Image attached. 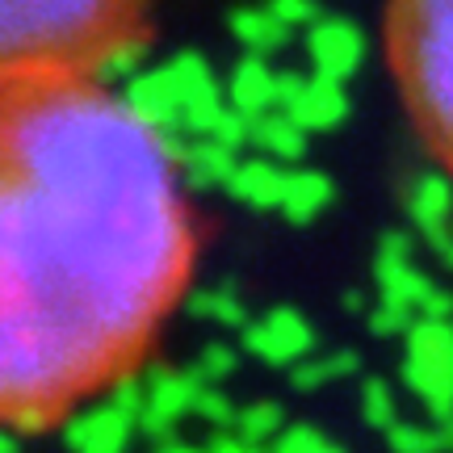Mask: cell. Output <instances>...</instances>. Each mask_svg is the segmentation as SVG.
<instances>
[{
    "label": "cell",
    "mask_w": 453,
    "mask_h": 453,
    "mask_svg": "<svg viewBox=\"0 0 453 453\" xmlns=\"http://www.w3.org/2000/svg\"><path fill=\"white\" fill-rule=\"evenodd\" d=\"M307 76L303 72H277V110H294L303 93H307Z\"/></svg>",
    "instance_id": "f546056e"
},
{
    "label": "cell",
    "mask_w": 453,
    "mask_h": 453,
    "mask_svg": "<svg viewBox=\"0 0 453 453\" xmlns=\"http://www.w3.org/2000/svg\"><path fill=\"white\" fill-rule=\"evenodd\" d=\"M307 50L315 76L349 84V76L361 67V55H365V34L349 17H319L307 30Z\"/></svg>",
    "instance_id": "30bf717a"
},
{
    "label": "cell",
    "mask_w": 453,
    "mask_h": 453,
    "mask_svg": "<svg viewBox=\"0 0 453 453\" xmlns=\"http://www.w3.org/2000/svg\"><path fill=\"white\" fill-rule=\"evenodd\" d=\"M180 134L67 67L0 76V420L59 433L139 378L194 298Z\"/></svg>",
    "instance_id": "6da1fadb"
},
{
    "label": "cell",
    "mask_w": 453,
    "mask_h": 453,
    "mask_svg": "<svg viewBox=\"0 0 453 453\" xmlns=\"http://www.w3.org/2000/svg\"><path fill=\"white\" fill-rule=\"evenodd\" d=\"M189 311H194L197 319H206V324L214 327H248L252 324V315H248V307H243V298L231 286H211V290H197L194 298H189Z\"/></svg>",
    "instance_id": "ffe728a7"
},
{
    "label": "cell",
    "mask_w": 453,
    "mask_h": 453,
    "mask_svg": "<svg viewBox=\"0 0 453 453\" xmlns=\"http://www.w3.org/2000/svg\"><path fill=\"white\" fill-rule=\"evenodd\" d=\"M156 453H211V449H197V445H185V441H168Z\"/></svg>",
    "instance_id": "d6a6232c"
},
{
    "label": "cell",
    "mask_w": 453,
    "mask_h": 453,
    "mask_svg": "<svg viewBox=\"0 0 453 453\" xmlns=\"http://www.w3.org/2000/svg\"><path fill=\"white\" fill-rule=\"evenodd\" d=\"M231 34L240 38L243 47H248V55H277V50L290 42V26L281 21V17L269 13V4L265 9H235L231 13Z\"/></svg>",
    "instance_id": "ac0fdd59"
},
{
    "label": "cell",
    "mask_w": 453,
    "mask_h": 453,
    "mask_svg": "<svg viewBox=\"0 0 453 453\" xmlns=\"http://www.w3.org/2000/svg\"><path fill=\"white\" fill-rule=\"evenodd\" d=\"M202 378L189 370H156L143 390V416H139V433L151 441H164L177 433L185 416H194L197 395H202Z\"/></svg>",
    "instance_id": "52a82bcc"
},
{
    "label": "cell",
    "mask_w": 453,
    "mask_h": 453,
    "mask_svg": "<svg viewBox=\"0 0 453 453\" xmlns=\"http://www.w3.org/2000/svg\"><path fill=\"white\" fill-rule=\"evenodd\" d=\"M441 260H445V265H449V269H453V240L445 243V248H441Z\"/></svg>",
    "instance_id": "e575fe53"
},
{
    "label": "cell",
    "mask_w": 453,
    "mask_h": 453,
    "mask_svg": "<svg viewBox=\"0 0 453 453\" xmlns=\"http://www.w3.org/2000/svg\"><path fill=\"white\" fill-rule=\"evenodd\" d=\"M407 214H411L416 231L424 235V243L433 252H441L453 240V180L441 168L416 177L411 189H407Z\"/></svg>",
    "instance_id": "8fae6325"
},
{
    "label": "cell",
    "mask_w": 453,
    "mask_h": 453,
    "mask_svg": "<svg viewBox=\"0 0 453 453\" xmlns=\"http://www.w3.org/2000/svg\"><path fill=\"white\" fill-rule=\"evenodd\" d=\"M122 93L147 122L180 139H206L219 113L226 110L211 64L194 50H180L160 67H143L134 81L122 84Z\"/></svg>",
    "instance_id": "277c9868"
},
{
    "label": "cell",
    "mask_w": 453,
    "mask_h": 453,
    "mask_svg": "<svg viewBox=\"0 0 453 453\" xmlns=\"http://www.w3.org/2000/svg\"><path fill=\"white\" fill-rule=\"evenodd\" d=\"M286 180H290V173L277 160L252 156V160H240L235 177L226 185V194L235 197V202H243V206H252V211H281Z\"/></svg>",
    "instance_id": "7c38bea8"
},
{
    "label": "cell",
    "mask_w": 453,
    "mask_h": 453,
    "mask_svg": "<svg viewBox=\"0 0 453 453\" xmlns=\"http://www.w3.org/2000/svg\"><path fill=\"white\" fill-rule=\"evenodd\" d=\"M226 105H235L248 118H260V113L277 110V72L269 67L265 55H248L231 81H226Z\"/></svg>",
    "instance_id": "9a60e30c"
},
{
    "label": "cell",
    "mask_w": 453,
    "mask_h": 453,
    "mask_svg": "<svg viewBox=\"0 0 453 453\" xmlns=\"http://www.w3.org/2000/svg\"><path fill=\"white\" fill-rule=\"evenodd\" d=\"M416 319H420V315L411 307H399V303H387V298H382V303L365 315V327H370L373 336L395 340V336H407V332L416 327Z\"/></svg>",
    "instance_id": "d4e9b609"
},
{
    "label": "cell",
    "mask_w": 453,
    "mask_h": 453,
    "mask_svg": "<svg viewBox=\"0 0 453 453\" xmlns=\"http://www.w3.org/2000/svg\"><path fill=\"white\" fill-rule=\"evenodd\" d=\"M180 168H185V185L189 189H226L235 168H240V151L214 143V139H180Z\"/></svg>",
    "instance_id": "4fadbf2b"
},
{
    "label": "cell",
    "mask_w": 453,
    "mask_h": 453,
    "mask_svg": "<svg viewBox=\"0 0 453 453\" xmlns=\"http://www.w3.org/2000/svg\"><path fill=\"white\" fill-rule=\"evenodd\" d=\"M403 382L433 420L453 416V319H416L407 332Z\"/></svg>",
    "instance_id": "5b68a950"
},
{
    "label": "cell",
    "mask_w": 453,
    "mask_h": 453,
    "mask_svg": "<svg viewBox=\"0 0 453 453\" xmlns=\"http://www.w3.org/2000/svg\"><path fill=\"white\" fill-rule=\"evenodd\" d=\"M420 319H453V290H433L428 294V303H424Z\"/></svg>",
    "instance_id": "4dcf8cb0"
},
{
    "label": "cell",
    "mask_w": 453,
    "mask_h": 453,
    "mask_svg": "<svg viewBox=\"0 0 453 453\" xmlns=\"http://www.w3.org/2000/svg\"><path fill=\"white\" fill-rule=\"evenodd\" d=\"M139 416H143V390L139 382H127L101 403L84 407L64 428V441L72 453H127L130 437L139 433Z\"/></svg>",
    "instance_id": "8992f818"
},
{
    "label": "cell",
    "mask_w": 453,
    "mask_h": 453,
    "mask_svg": "<svg viewBox=\"0 0 453 453\" xmlns=\"http://www.w3.org/2000/svg\"><path fill=\"white\" fill-rule=\"evenodd\" d=\"M265 453H344V449L336 441H327L319 428H311V424H290Z\"/></svg>",
    "instance_id": "cb8c5ba5"
},
{
    "label": "cell",
    "mask_w": 453,
    "mask_h": 453,
    "mask_svg": "<svg viewBox=\"0 0 453 453\" xmlns=\"http://www.w3.org/2000/svg\"><path fill=\"white\" fill-rule=\"evenodd\" d=\"M416 240L407 231H387L378 240V257H373V281H378V294L387 303H399V307H411L416 315L424 311L428 294L437 290L428 277L416 269Z\"/></svg>",
    "instance_id": "ba28073f"
},
{
    "label": "cell",
    "mask_w": 453,
    "mask_h": 453,
    "mask_svg": "<svg viewBox=\"0 0 453 453\" xmlns=\"http://www.w3.org/2000/svg\"><path fill=\"white\" fill-rule=\"evenodd\" d=\"M441 424V433H445V441H449V449H453V416H445V420H437Z\"/></svg>",
    "instance_id": "836d02e7"
},
{
    "label": "cell",
    "mask_w": 453,
    "mask_h": 453,
    "mask_svg": "<svg viewBox=\"0 0 453 453\" xmlns=\"http://www.w3.org/2000/svg\"><path fill=\"white\" fill-rule=\"evenodd\" d=\"M349 110H353V105H349V88H344V84L324 81V76H311L303 101H298L294 110H281V113H290L307 134H327V130L344 127Z\"/></svg>",
    "instance_id": "5bb4252c"
},
{
    "label": "cell",
    "mask_w": 453,
    "mask_h": 453,
    "mask_svg": "<svg viewBox=\"0 0 453 453\" xmlns=\"http://www.w3.org/2000/svg\"><path fill=\"white\" fill-rule=\"evenodd\" d=\"M194 416H197V420H206V424H214V428H235V420H240V407L231 403L219 387H202Z\"/></svg>",
    "instance_id": "83f0119b"
},
{
    "label": "cell",
    "mask_w": 453,
    "mask_h": 453,
    "mask_svg": "<svg viewBox=\"0 0 453 453\" xmlns=\"http://www.w3.org/2000/svg\"><path fill=\"white\" fill-rule=\"evenodd\" d=\"M281 433H286V411H281V403L265 399V403L240 407V420H235V437L240 441L257 445V449H269Z\"/></svg>",
    "instance_id": "44dd1931"
},
{
    "label": "cell",
    "mask_w": 453,
    "mask_h": 453,
    "mask_svg": "<svg viewBox=\"0 0 453 453\" xmlns=\"http://www.w3.org/2000/svg\"><path fill=\"white\" fill-rule=\"evenodd\" d=\"M206 139L231 147V151H248V147H252V118H248V113H240L235 105H226V110L219 113V122L211 127V134H206Z\"/></svg>",
    "instance_id": "4316f807"
},
{
    "label": "cell",
    "mask_w": 453,
    "mask_h": 453,
    "mask_svg": "<svg viewBox=\"0 0 453 453\" xmlns=\"http://www.w3.org/2000/svg\"><path fill=\"white\" fill-rule=\"evenodd\" d=\"M361 416L370 428H382L390 433L399 424V407H395V390H390L387 378H365L361 382Z\"/></svg>",
    "instance_id": "603a6c76"
},
{
    "label": "cell",
    "mask_w": 453,
    "mask_h": 453,
    "mask_svg": "<svg viewBox=\"0 0 453 453\" xmlns=\"http://www.w3.org/2000/svg\"><path fill=\"white\" fill-rule=\"evenodd\" d=\"M332 197H336V185H332L327 173H319V168H298V173H290V180H286L281 214H286L290 226H307L332 206Z\"/></svg>",
    "instance_id": "2e32d148"
},
{
    "label": "cell",
    "mask_w": 453,
    "mask_h": 453,
    "mask_svg": "<svg viewBox=\"0 0 453 453\" xmlns=\"http://www.w3.org/2000/svg\"><path fill=\"white\" fill-rule=\"evenodd\" d=\"M382 42L424 151L453 180V0H387Z\"/></svg>",
    "instance_id": "3957f363"
},
{
    "label": "cell",
    "mask_w": 453,
    "mask_h": 453,
    "mask_svg": "<svg viewBox=\"0 0 453 453\" xmlns=\"http://www.w3.org/2000/svg\"><path fill=\"white\" fill-rule=\"evenodd\" d=\"M156 0H0L4 67H67L110 84L143 72Z\"/></svg>",
    "instance_id": "7a4b0ae2"
},
{
    "label": "cell",
    "mask_w": 453,
    "mask_h": 453,
    "mask_svg": "<svg viewBox=\"0 0 453 453\" xmlns=\"http://www.w3.org/2000/svg\"><path fill=\"white\" fill-rule=\"evenodd\" d=\"M269 13L281 17L290 30H311L319 21V0H269Z\"/></svg>",
    "instance_id": "f1b7e54d"
},
{
    "label": "cell",
    "mask_w": 453,
    "mask_h": 453,
    "mask_svg": "<svg viewBox=\"0 0 453 453\" xmlns=\"http://www.w3.org/2000/svg\"><path fill=\"white\" fill-rule=\"evenodd\" d=\"M387 445L390 453H453L441 424H407L399 420L395 428L387 433Z\"/></svg>",
    "instance_id": "7402d4cb"
},
{
    "label": "cell",
    "mask_w": 453,
    "mask_h": 453,
    "mask_svg": "<svg viewBox=\"0 0 453 453\" xmlns=\"http://www.w3.org/2000/svg\"><path fill=\"white\" fill-rule=\"evenodd\" d=\"M211 453H265V449H257V445H248V441H240V437H219L211 445Z\"/></svg>",
    "instance_id": "1f68e13d"
},
{
    "label": "cell",
    "mask_w": 453,
    "mask_h": 453,
    "mask_svg": "<svg viewBox=\"0 0 453 453\" xmlns=\"http://www.w3.org/2000/svg\"><path fill=\"white\" fill-rule=\"evenodd\" d=\"M235 370H240V353H235L231 344H206V349H202V357L194 361V373L206 382V387L226 382Z\"/></svg>",
    "instance_id": "484cf974"
},
{
    "label": "cell",
    "mask_w": 453,
    "mask_h": 453,
    "mask_svg": "<svg viewBox=\"0 0 453 453\" xmlns=\"http://www.w3.org/2000/svg\"><path fill=\"white\" fill-rule=\"evenodd\" d=\"M353 373H357V353L340 349V353H311L307 361H298L290 370V382L298 390H324L344 382V378H353Z\"/></svg>",
    "instance_id": "d6986e66"
},
{
    "label": "cell",
    "mask_w": 453,
    "mask_h": 453,
    "mask_svg": "<svg viewBox=\"0 0 453 453\" xmlns=\"http://www.w3.org/2000/svg\"><path fill=\"white\" fill-rule=\"evenodd\" d=\"M243 349L252 357H260V361H269V365L294 370L298 361H307L315 353V327L307 324V315H298L290 307H277L243 327Z\"/></svg>",
    "instance_id": "9c48e42d"
},
{
    "label": "cell",
    "mask_w": 453,
    "mask_h": 453,
    "mask_svg": "<svg viewBox=\"0 0 453 453\" xmlns=\"http://www.w3.org/2000/svg\"><path fill=\"white\" fill-rule=\"evenodd\" d=\"M307 130L294 122L290 113H260V118H252V151H260V156H269V160H303L307 156Z\"/></svg>",
    "instance_id": "e0dca14e"
}]
</instances>
